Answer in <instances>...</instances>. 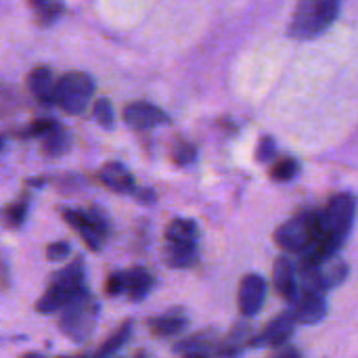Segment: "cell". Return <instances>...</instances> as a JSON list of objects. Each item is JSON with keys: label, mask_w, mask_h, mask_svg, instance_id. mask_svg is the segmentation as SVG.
Instances as JSON below:
<instances>
[{"label": "cell", "mask_w": 358, "mask_h": 358, "mask_svg": "<svg viewBox=\"0 0 358 358\" xmlns=\"http://www.w3.org/2000/svg\"><path fill=\"white\" fill-rule=\"evenodd\" d=\"M88 296L86 287V266L80 258L71 260L67 266L55 271L48 279L44 294L36 300L34 308L38 315L61 313L65 306Z\"/></svg>", "instance_id": "cell-1"}, {"label": "cell", "mask_w": 358, "mask_h": 358, "mask_svg": "<svg viewBox=\"0 0 358 358\" xmlns=\"http://www.w3.org/2000/svg\"><path fill=\"white\" fill-rule=\"evenodd\" d=\"M325 233V218L319 210H304L275 229V243L285 254L306 252Z\"/></svg>", "instance_id": "cell-2"}, {"label": "cell", "mask_w": 358, "mask_h": 358, "mask_svg": "<svg viewBox=\"0 0 358 358\" xmlns=\"http://www.w3.org/2000/svg\"><path fill=\"white\" fill-rule=\"evenodd\" d=\"M342 0H298L289 21V36L296 40L319 38L338 19Z\"/></svg>", "instance_id": "cell-3"}, {"label": "cell", "mask_w": 358, "mask_h": 358, "mask_svg": "<svg viewBox=\"0 0 358 358\" xmlns=\"http://www.w3.org/2000/svg\"><path fill=\"white\" fill-rule=\"evenodd\" d=\"M61 216L90 252H99L103 248L111 231V222H109V216L101 208L96 206L86 208V210L61 208Z\"/></svg>", "instance_id": "cell-4"}, {"label": "cell", "mask_w": 358, "mask_h": 358, "mask_svg": "<svg viewBox=\"0 0 358 358\" xmlns=\"http://www.w3.org/2000/svg\"><path fill=\"white\" fill-rule=\"evenodd\" d=\"M96 317H99V302L88 294L80 300H76L73 304L65 306L59 313L57 319V327L59 331L69 338L76 344H84L92 338L94 334V325H96Z\"/></svg>", "instance_id": "cell-5"}, {"label": "cell", "mask_w": 358, "mask_h": 358, "mask_svg": "<svg viewBox=\"0 0 358 358\" xmlns=\"http://www.w3.org/2000/svg\"><path fill=\"white\" fill-rule=\"evenodd\" d=\"M94 96V82L84 71H69L59 80L57 105L69 115H82Z\"/></svg>", "instance_id": "cell-6"}, {"label": "cell", "mask_w": 358, "mask_h": 358, "mask_svg": "<svg viewBox=\"0 0 358 358\" xmlns=\"http://www.w3.org/2000/svg\"><path fill=\"white\" fill-rule=\"evenodd\" d=\"M355 216H357V199H355V195L338 193V195L329 197V201H327V206L323 210V218H325V229L334 237L338 248H342L344 241L348 239V235L352 231Z\"/></svg>", "instance_id": "cell-7"}, {"label": "cell", "mask_w": 358, "mask_h": 358, "mask_svg": "<svg viewBox=\"0 0 358 358\" xmlns=\"http://www.w3.org/2000/svg\"><path fill=\"white\" fill-rule=\"evenodd\" d=\"M266 279L258 273H248L241 281H239V289H237V306L239 313L243 317H256L264 302H266Z\"/></svg>", "instance_id": "cell-8"}, {"label": "cell", "mask_w": 358, "mask_h": 358, "mask_svg": "<svg viewBox=\"0 0 358 358\" xmlns=\"http://www.w3.org/2000/svg\"><path fill=\"white\" fill-rule=\"evenodd\" d=\"M296 319L292 313H283L279 317H275L264 329H260L250 348H285L287 342L294 338L296 331Z\"/></svg>", "instance_id": "cell-9"}, {"label": "cell", "mask_w": 358, "mask_h": 358, "mask_svg": "<svg viewBox=\"0 0 358 358\" xmlns=\"http://www.w3.org/2000/svg\"><path fill=\"white\" fill-rule=\"evenodd\" d=\"M298 325H317L327 315V300L325 294L317 292H298V296L292 302L289 310Z\"/></svg>", "instance_id": "cell-10"}, {"label": "cell", "mask_w": 358, "mask_h": 358, "mask_svg": "<svg viewBox=\"0 0 358 358\" xmlns=\"http://www.w3.org/2000/svg\"><path fill=\"white\" fill-rule=\"evenodd\" d=\"M122 117L134 130H151V128L168 122V115L159 107L145 103V101H134V103L126 105Z\"/></svg>", "instance_id": "cell-11"}, {"label": "cell", "mask_w": 358, "mask_h": 358, "mask_svg": "<svg viewBox=\"0 0 358 358\" xmlns=\"http://www.w3.org/2000/svg\"><path fill=\"white\" fill-rule=\"evenodd\" d=\"M59 80L55 71L46 65H38L29 71L27 76V88L29 92L44 105H57V94H59Z\"/></svg>", "instance_id": "cell-12"}, {"label": "cell", "mask_w": 358, "mask_h": 358, "mask_svg": "<svg viewBox=\"0 0 358 358\" xmlns=\"http://www.w3.org/2000/svg\"><path fill=\"white\" fill-rule=\"evenodd\" d=\"M220 336L214 331V329H206V331H197L180 342H176L172 346L174 355H212L216 357L218 355V346H220Z\"/></svg>", "instance_id": "cell-13"}, {"label": "cell", "mask_w": 358, "mask_h": 358, "mask_svg": "<svg viewBox=\"0 0 358 358\" xmlns=\"http://www.w3.org/2000/svg\"><path fill=\"white\" fill-rule=\"evenodd\" d=\"M273 285H275V292L287 300V302H294V298L298 296V268L289 262V258L285 256H279L273 264Z\"/></svg>", "instance_id": "cell-14"}, {"label": "cell", "mask_w": 358, "mask_h": 358, "mask_svg": "<svg viewBox=\"0 0 358 358\" xmlns=\"http://www.w3.org/2000/svg\"><path fill=\"white\" fill-rule=\"evenodd\" d=\"M99 180L105 189L120 193V195H128L136 191L134 178L132 174L126 170V166H122L120 162H107L101 166L99 170Z\"/></svg>", "instance_id": "cell-15"}, {"label": "cell", "mask_w": 358, "mask_h": 358, "mask_svg": "<svg viewBox=\"0 0 358 358\" xmlns=\"http://www.w3.org/2000/svg\"><path fill=\"white\" fill-rule=\"evenodd\" d=\"M189 325V319L187 315L180 310V308H174V310H168L164 315H157L153 319L147 321V327H149V334L153 338H159V340H166V338H176L180 336Z\"/></svg>", "instance_id": "cell-16"}, {"label": "cell", "mask_w": 358, "mask_h": 358, "mask_svg": "<svg viewBox=\"0 0 358 358\" xmlns=\"http://www.w3.org/2000/svg\"><path fill=\"white\" fill-rule=\"evenodd\" d=\"M254 340V329L248 323H237L222 340L218 346V358H235L239 357L245 348L252 346Z\"/></svg>", "instance_id": "cell-17"}, {"label": "cell", "mask_w": 358, "mask_h": 358, "mask_svg": "<svg viewBox=\"0 0 358 358\" xmlns=\"http://www.w3.org/2000/svg\"><path fill=\"white\" fill-rule=\"evenodd\" d=\"M164 235H166V243L197 248V241H199V227H197L193 220H189V218H174V220L168 222Z\"/></svg>", "instance_id": "cell-18"}, {"label": "cell", "mask_w": 358, "mask_h": 358, "mask_svg": "<svg viewBox=\"0 0 358 358\" xmlns=\"http://www.w3.org/2000/svg\"><path fill=\"white\" fill-rule=\"evenodd\" d=\"M153 287V275L145 266L126 271V296L130 302H143Z\"/></svg>", "instance_id": "cell-19"}, {"label": "cell", "mask_w": 358, "mask_h": 358, "mask_svg": "<svg viewBox=\"0 0 358 358\" xmlns=\"http://www.w3.org/2000/svg\"><path fill=\"white\" fill-rule=\"evenodd\" d=\"M348 273H350L348 264H346L342 258H338V256H334L329 262L317 266V275H319V283H321V289H323V292L342 285V283L346 281Z\"/></svg>", "instance_id": "cell-20"}, {"label": "cell", "mask_w": 358, "mask_h": 358, "mask_svg": "<svg viewBox=\"0 0 358 358\" xmlns=\"http://www.w3.org/2000/svg\"><path fill=\"white\" fill-rule=\"evenodd\" d=\"M132 329H134V321L132 319H126L122 325H117V329H113L105 342L94 350V358H113V355H117L120 348L126 346V342L130 340L132 336Z\"/></svg>", "instance_id": "cell-21"}, {"label": "cell", "mask_w": 358, "mask_h": 358, "mask_svg": "<svg viewBox=\"0 0 358 358\" xmlns=\"http://www.w3.org/2000/svg\"><path fill=\"white\" fill-rule=\"evenodd\" d=\"M199 260V250L189 248V245H174L166 243L164 245V264L170 268H193Z\"/></svg>", "instance_id": "cell-22"}, {"label": "cell", "mask_w": 358, "mask_h": 358, "mask_svg": "<svg viewBox=\"0 0 358 358\" xmlns=\"http://www.w3.org/2000/svg\"><path fill=\"white\" fill-rule=\"evenodd\" d=\"M71 145V136L69 132L63 128V126H55L48 134L42 136V143H40V149L46 157H61Z\"/></svg>", "instance_id": "cell-23"}, {"label": "cell", "mask_w": 358, "mask_h": 358, "mask_svg": "<svg viewBox=\"0 0 358 358\" xmlns=\"http://www.w3.org/2000/svg\"><path fill=\"white\" fill-rule=\"evenodd\" d=\"M27 4L40 25L55 23L65 10V4L61 0H27Z\"/></svg>", "instance_id": "cell-24"}, {"label": "cell", "mask_w": 358, "mask_h": 358, "mask_svg": "<svg viewBox=\"0 0 358 358\" xmlns=\"http://www.w3.org/2000/svg\"><path fill=\"white\" fill-rule=\"evenodd\" d=\"M27 210H29V197L21 195L19 199L10 201L4 206L2 210V222L6 229H21L25 218H27Z\"/></svg>", "instance_id": "cell-25"}, {"label": "cell", "mask_w": 358, "mask_h": 358, "mask_svg": "<svg viewBox=\"0 0 358 358\" xmlns=\"http://www.w3.org/2000/svg\"><path fill=\"white\" fill-rule=\"evenodd\" d=\"M197 159V147L182 138V136H176L172 143H170V162L178 168H185V166H191L193 162Z\"/></svg>", "instance_id": "cell-26"}, {"label": "cell", "mask_w": 358, "mask_h": 358, "mask_svg": "<svg viewBox=\"0 0 358 358\" xmlns=\"http://www.w3.org/2000/svg\"><path fill=\"white\" fill-rule=\"evenodd\" d=\"M298 172H300V164L294 157H279L268 168V176L275 182H289L298 176Z\"/></svg>", "instance_id": "cell-27"}, {"label": "cell", "mask_w": 358, "mask_h": 358, "mask_svg": "<svg viewBox=\"0 0 358 358\" xmlns=\"http://www.w3.org/2000/svg\"><path fill=\"white\" fill-rule=\"evenodd\" d=\"M94 120L103 126V128H113V122H115V111H113V105L109 99H99L94 103Z\"/></svg>", "instance_id": "cell-28"}, {"label": "cell", "mask_w": 358, "mask_h": 358, "mask_svg": "<svg viewBox=\"0 0 358 358\" xmlns=\"http://www.w3.org/2000/svg\"><path fill=\"white\" fill-rule=\"evenodd\" d=\"M57 126V122L55 120H46V117H40V120H34L29 126H25L23 130H19V136L21 138H29V136H44V134H48L52 128Z\"/></svg>", "instance_id": "cell-29"}, {"label": "cell", "mask_w": 358, "mask_h": 358, "mask_svg": "<svg viewBox=\"0 0 358 358\" xmlns=\"http://www.w3.org/2000/svg\"><path fill=\"white\" fill-rule=\"evenodd\" d=\"M103 289H105L107 298H117V296L126 294V273H109Z\"/></svg>", "instance_id": "cell-30"}, {"label": "cell", "mask_w": 358, "mask_h": 358, "mask_svg": "<svg viewBox=\"0 0 358 358\" xmlns=\"http://www.w3.org/2000/svg\"><path fill=\"white\" fill-rule=\"evenodd\" d=\"M277 155V145H275V138L273 136H262L258 141V147H256V159L260 164H268L273 162Z\"/></svg>", "instance_id": "cell-31"}, {"label": "cell", "mask_w": 358, "mask_h": 358, "mask_svg": "<svg viewBox=\"0 0 358 358\" xmlns=\"http://www.w3.org/2000/svg\"><path fill=\"white\" fill-rule=\"evenodd\" d=\"M69 252H71L69 243H65V241H55V243L46 245V260H52V262L67 260Z\"/></svg>", "instance_id": "cell-32"}, {"label": "cell", "mask_w": 358, "mask_h": 358, "mask_svg": "<svg viewBox=\"0 0 358 358\" xmlns=\"http://www.w3.org/2000/svg\"><path fill=\"white\" fill-rule=\"evenodd\" d=\"M132 195H134L141 203H145V206H151V203H155V201H157V195H155V191H153V189H136Z\"/></svg>", "instance_id": "cell-33"}, {"label": "cell", "mask_w": 358, "mask_h": 358, "mask_svg": "<svg viewBox=\"0 0 358 358\" xmlns=\"http://www.w3.org/2000/svg\"><path fill=\"white\" fill-rule=\"evenodd\" d=\"M273 358H302L300 357V352L296 350V348H292V346H285V348H281L277 355Z\"/></svg>", "instance_id": "cell-34"}, {"label": "cell", "mask_w": 358, "mask_h": 358, "mask_svg": "<svg viewBox=\"0 0 358 358\" xmlns=\"http://www.w3.org/2000/svg\"><path fill=\"white\" fill-rule=\"evenodd\" d=\"M8 287V268H6V264L2 266V289H6Z\"/></svg>", "instance_id": "cell-35"}, {"label": "cell", "mask_w": 358, "mask_h": 358, "mask_svg": "<svg viewBox=\"0 0 358 358\" xmlns=\"http://www.w3.org/2000/svg\"><path fill=\"white\" fill-rule=\"evenodd\" d=\"M59 358H94V352H86V355H71V357H59Z\"/></svg>", "instance_id": "cell-36"}, {"label": "cell", "mask_w": 358, "mask_h": 358, "mask_svg": "<svg viewBox=\"0 0 358 358\" xmlns=\"http://www.w3.org/2000/svg\"><path fill=\"white\" fill-rule=\"evenodd\" d=\"M19 358H44V357H40V355H36V352H25V355H21Z\"/></svg>", "instance_id": "cell-37"}, {"label": "cell", "mask_w": 358, "mask_h": 358, "mask_svg": "<svg viewBox=\"0 0 358 358\" xmlns=\"http://www.w3.org/2000/svg\"><path fill=\"white\" fill-rule=\"evenodd\" d=\"M117 358H120V357H117Z\"/></svg>", "instance_id": "cell-38"}]
</instances>
